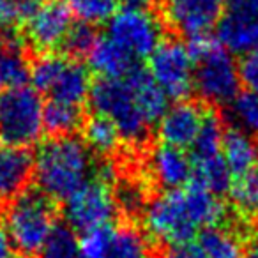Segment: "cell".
Instances as JSON below:
<instances>
[{
  "mask_svg": "<svg viewBox=\"0 0 258 258\" xmlns=\"http://www.w3.org/2000/svg\"><path fill=\"white\" fill-rule=\"evenodd\" d=\"M225 207L216 195L189 182L179 189H170L147 202L144 226L154 240L168 246L191 242L202 230L218 225Z\"/></svg>",
  "mask_w": 258,
  "mask_h": 258,
  "instance_id": "1",
  "label": "cell"
},
{
  "mask_svg": "<svg viewBox=\"0 0 258 258\" xmlns=\"http://www.w3.org/2000/svg\"><path fill=\"white\" fill-rule=\"evenodd\" d=\"M34 158V175L39 191L51 200L66 202L89 182L94 170L90 149L75 135L44 142Z\"/></svg>",
  "mask_w": 258,
  "mask_h": 258,
  "instance_id": "2",
  "label": "cell"
},
{
  "mask_svg": "<svg viewBox=\"0 0 258 258\" xmlns=\"http://www.w3.org/2000/svg\"><path fill=\"white\" fill-rule=\"evenodd\" d=\"M195 60V89L205 103L230 104L240 89L239 64L218 37H191L187 44Z\"/></svg>",
  "mask_w": 258,
  "mask_h": 258,
  "instance_id": "3",
  "label": "cell"
},
{
  "mask_svg": "<svg viewBox=\"0 0 258 258\" xmlns=\"http://www.w3.org/2000/svg\"><path fill=\"white\" fill-rule=\"evenodd\" d=\"M55 225L53 200L39 189L23 191L6 211V228L15 247L25 256L39 253Z\"/></svg>",
  "mask_w": 258,
  "mask_h": 258,
  "instance_id": "4",
  "label": "cell"
},
{
  "mask_svg": "<svg viewBox=\"0 0 258 258\" xmlns=\"http://www.w3.org/2000/svg\"><path fill=\"white\" fill-rule=\"evenodd\" d=\"M89 101L96 115L108 118L118 129L122 140L142 144L147 138L151 122L125 78H99L92 83Z\"/></svg>",
  "mask_w": 258,
  "mask_h": 258,
  "instance_id": "5",
  "label": "cell"
},
{
  "mask_svg": "<svg viewBox=\"0 0 258 258\" xmlns=\"http://www.w3.org/2000/svg\"><path fill=\"white\" fill-rule=\"evenodd\" d=\"M44 104L34 87L0 92V145L27 149L37 144L44 131Z\"/></svg>",
  "mask_w": 258,
  "mask_h": 258,
  "instance_id": "6",
  "label": "cell"
},
{
  "mask_svg": "<svg viewBox=\"0 0 258 258\" xmlns=\"http://www.w3.org/2000/svg\"><path fill=\"white\" fill-rule=\"evenodd\" d=\"M34 89L48 96V101L80 104L90 96V71L76 58L62 55H41L32 64L30 75Z\"/></svg>",
  "mask_w": 258,
  "mask_h": 258,
  "instance_id": "7",
  "label": "cell"
},
{
  "mask_svg": "<svg viewBox=\"0 0 258 258\" xmlns=\"http://www.w3.org/2000/svg\"><path fill=\"white\" fill-rule=\"evenodd\" d=\"M106 37L127 51L135 60L151 58L163 43V25L154 13L122 8L106 23Z\"/></svg>",
  "mask_w": 258,
  "mask_h": 258,
  "instance_id": "8",
  "label": "cell"
},
{
  "mask_svg": "<svg viewBox=\"0 0 258 258\" xmlns=\"http://www.w3.org/2000/svg\"><path fill=\"white\" fill-rule=\"evenodd\" d=\"M117 198L108 182L94 179L83 184L64 202V218L73 230L85 233L110 226L117 214Z\"/></svg>",
  "mask_w": 258,
  "mask_h": 258,
  "instance_id": "9",
  "label": "cell"
},
{
  "mask_svg": "<svg viewBox=\"0 0 258 258\" xmlns=\"http://www.w3.org/2000/svg\"><path fill=\"white\" fill-rule=\"evenodd\" d=\"M149 73L168 99L184 101L195 89V60L180 41H163L149 58Z\"/></svg>",
  "mask_w": 258,
  "mask_h": 258,
  "instance_id": "10",
  "label": "cell"
},
{
  "mask_svg": "<svg viewBox=\"0 0 258 258\" xmlns=\"http://www.w3.org/2000/svg\"><path fill=\"white\" fill-rule=\"evenodd\" d=\"M218 39L232 53L258 48V0H223Z\"/></svg>",
  "mask_w": 258,
  "mask_h": 258,
  "instance_id": "11",
  "label": "cell"
},
{
  "mask_svg": "<svg viewBox=\"0 0 258 258\" xmlns=\"http://www.w3.org/2000/svg\"><path fill=\"white\" fill-rule=\"evenodd\" d=\"M73 25L75 20L69 4L62 0H48L25 23V36L36 50L50 51L64 44Z\"/></svg>",
  "mask_w": 258,
  "mask_h": 258,
  "instance_id": "12",
  "label": "cell"
},
{
  "mask_svg": "<svg viewBox=\"0 0 258 258\" xmlns=\"http://www.w3.org/2000/svg\"><path fill=\"white\" fill-rule=\"evenodd\" d=\"M165 11L168 22L191 39L218 27L223 0H166Z\"/></svg>",
  "mask_w": 258,
  "mask_h": 258,
  "instance_id": "13",
  "label": "cell"
},
{
  "mask_svg": "<svg viewBox=\"0 0 258 258\" xmlns=\"http://www.w3.org/2000/svg\"><path fill=\"white\" fill-rule=\"evenodd\" d=\"M205 111L200 104L189 101H179L166 110L159 120V135L163 144L173 147H191L200 133L205 120Z\"/></svg>",
  "mask_w": 258,
  "mask_h": 258,
  "instance_id": "14",
  "label": "cell"
},
{
  "mask_svg": "<svg viewBox=\"0 0 258 258\" xmlns=\"http://www.w3.org/2000/svg\"><path fill=\"white\" fill-rule=\"evenodd\" d=\"M149 172L156 184L166 191L179 189L193 179V159L184 149L168 144H159L149 154Z\"/></svg>",
  "mask_w": 258,
  "mask_h": 258,
  "instance_id": "15",
  "label": "cell"
},
{
  "mask_svg": "<svg viewBox=\"0 0 258 258\" xmlns=\"http://www.w3.org/2000/svg\"><path fill=\"white\" fill-rule=\"evenodd\" d=\"M36 158L27 149L0 145V200H13L27 191Z\"/></svg>",
  "mask_w": 258,
  "mask_h": 258,
  "instance_id": "16",
  "label": "cell"
},
{
  "mask_svg": "<svg viewBox=\"0 0 258 258\" xmlns=\"http://www.w3.org/2000/svg\"><path fill=\"white\" fill-rule=\"evenodd\" d=\"M89 64L101 78H125L138 68V60L106 36L97 37L89 53Z\"/></svg>",
  "mask_w": 258,
  "mask_h": 258,
  "instance_id": "17",
  "label": "cell"
},
{
  "mask_svg": "<svg viewBox=\"0 0 258 258\" xmlns=\"http://www.w3.org/2000/svg\"><path fill=\"white\" fill-rule=\"evenodd\" d=\"M221 154L235 179L258 168V144L251 135L237 127L225 131Z\"/></svg>",
  "mask_w": 258,
  "mask_h": 258,
  "instance_id": "18",
  "label": "cell"
},
{
  "mask_svg": "<svg viewBox=\"0 0 258 258\" xmlns=\"http://www.w3.org/2000/svg\"><path fill=\"white\" fill-rule=\"evenodd\" d=\"M32 66L25 46L13 36L0 43V92L25 87L30 82Z\"/></svg>",
  "mask_w": 258,
  "mask_h": 258,
  "instance_id": "19",
  "label": "cell"
},
{
  "mask_svg": "<svg viewBox=\"0 0 258 258\" xmlns=\"http://www.w3.org/2000/svg\"><path fill=\"white\" fill-rule=\"evenodd\" d=\"M125 80L133 89L135 97H137L138 104H140L145 118L151 122V125L154 122L161 120V117L168 110V97L159 89V85L154 82L151 73L138 66L131 75L125 76Z\"/></svg>",
  "mask_w": 258,
  "mask_h": 258,
  "instance_id": "20",
  "label": "cell"
},
{
  "mask_svg": "<svg viewBox=\"0 0 258 258\" xmlns=\"http://www.w3.org/2000/svg\"><path fill=\"white\" fill-rule=\"evenodd\" d=\"M197 246L205 258H242L244 244L233 230L214 225L202 230L197 237Z\"/></svg>",
  "mask_w": 258,
  "mask_h": 258,
  "instance_id": "21",
  "label": "cell"
},
{
  "mask_svg": "<svg viewBox=\"0 0 258 258\" xmlns=\"http://www.w3.org/2000/svg\"><path fill=\"white\" fill-rule=\"evenodd\" d=\"M43 125L53 138L73 137L80 125H83L82 108L60 101H48L43 110Z\"/></svg>",
  "mask_w": 258,
  "mask_h": 258,
  "instance_id": "22",
  "label": "cell"
},
{
  "mask_svg": "<svg viewBox=\"0 0 258 258\" xmlns=\"http://www.w3.org/2000/svg\"><path fill=\"white\" fill-rule=\"evenodd\" d=\"M193 177L195 182H198L216 197L228 193L233 184V175L223 159V154L193 161Z\"/></svg>",
  "mask_w": 258,
  "mask_h": 258,
  "instance_id": "23",
  "label": "cell"
},
{
  "mask_svg": "<svg viewBox=\"0 0 258 258\" xmlns=\"http://www.w3.org/2000/svg\"><path fill=\"white\" fill-rule=\"evenodd\" d=\"M104 258H149V242L135 226H115Z\"/></svg>",
  "mask_w": 258,
  "mask_h": 258,
  "instance_id": "24",
  "label": "cell"
},
{
  "mask_svg": "<svg viewBox=\"0 0 258 258\" xmlns=\"http://www.w3.org/2000/svg\"><path fill=\"white\" fill-rule=\"evenodd\" d=\"M120 138L122 137L118 129L101 115H94L83 124V142L90 151L97 152V154L106 156L115 152Z\"/></svg>",
  "mask_w": 258,
  "mask_h": 258,
  "instance_id": "25",
  "label": "cell"
},
{
  "mask_svg": "<svg viewBox=\"0 0 258 258\" xmlns=\"http://www.w3.org/2000/svg\"><path fill=\"white\" fill-rule=\"evenodd\" d=\"M37 258H80V239L68 223H57Z\"/></svg>",
  "mask_w": 258,
  "mask_h": 258,
  "instance_id": "26",
  "label": "cell"
},
{
  "mask_svg": "<svg viewBox=\"0 0 258 258\" xmlns=\"http://www.w3.org/2000/svg\"><path fill=\"white\" fill-rule=\"evenodd\" d=\"M223 137H225V131H223L219 117L216 113H207L197 140L191 145V151H193L191 159L197 161V159H205L221 154Z\"/></svg>",
  "mask_w": 258,
  "mask_h": 258,
  "instance_id": "27",
  "label": "cell"
},
{
  "mask_svg": "<svg viewBox=\"0 0 258 258\" xmlns=\"http://www.w3.org/2000/svg\"><path fill=\"white\" fill-rule=\"evenodd\" d=\"M230 200L240 214L249 218L258 216V168L233 180Z\"/></svg>",
  "mask_w": 258,
  "mask_h": 258,
  "instance_id": "28",
  "label": "cell"
},
{
  "mask_svg": "<svg viewBox=\"0 0 258 258\" xmlns=\"http://www.w3.org/2000/svg\"><path fill=\"white\" fill-rule=\"evenodd\" d=\"M230 118L237 129L251 137H258V94L239 92L230 103Z\"/></svg>",
  "mask_w": 258,
  "mask_h": 258,
  "instance_id": "29",
  "label": "cell"
},
{
  "mask_svg": "<svg viewBox=\"0 0 258 258\" xmlns=\"http://www.w3.org/2000/svg\"><path fill=\"white\" fill-rule=\"evenodd\" d=\"M118 4L120 0H69L73 15L90 25L108 22L117 13Z\"/></svg>",
  "mask_w": 258,
  "mask_h": 258,
  "instance_id": "30",
  "label": "cell"
},
{
  "mask_svg": "<svg viewBox=\"0 0 258 258\" xmlns=\"http://www.w3.org/2000/svg\"><path fill=\"white\" fill-rule=\"evenodd\" d=\"M97 34L94 25L85 22L75 23L69 30L68 37H66L62 48L66 50V53L73 55V57H89L90 50L94 48L97 41Z\"/></svg>",
  "mask_w": 258,
  "mask_h": 258,
  "instance_id": "31",
  "label": "cell"
},
{
  "mask_svg": "<svg viewBox=\"0 0 258 258\" xmlns=\"http://www.w3.org/2000/svg\"><path fill=\"white\" fill-rule=\"evenodd\" d=\"M115 198H117V205L124 209L125 212H144L145 205H147L144 191L137 184H122Z\"/></svg>",
  "mask_w": 258,
  "mask_h": 258,
  "instance_id": "32",
  "label": "cell"
},
{
  "mask_svg": "<svg viewBox=\"0 0 258 258\" xmlns=\"http://www.w3.org/2000/svg\"><path fill=\"white\" fill-rule=\"evenodd\" d=\"M239 76L247 92L258 94V48L242 55L239 62Z\"/></svg>",
  "mask_w": 258,
  "mask_h": 258,
  "instance_id": "33",
  "label": "cell"
},
{
  "mask_svg": "<svg viewBox=\"0 0 258 258\" xmlns=\"http://www.w3.org/2000/svg\"><path fill=\"white\" fill-rule=\"evenodd\" d=\"M23 20L18 15L16 8L11 4V0H0V32L11 36L18 25H22Z\"/></svg>",
  "mask_w": 258,
  "mask_h": 258,
  "instance_id": "34",
  "label": "cell"
},
{
  "mask_svg": "<svg viewBox=\"0 0 258 258\" xmlns=\"http://www.w3.org/2000/svg\"><path fill=\"white\" fill-rule=\"evenodd\" d=\"M165 258H205V254L200 251L197 242H186V244H177V246H170Z\"/></svg>",
  "mask_w": 258,
  "mask_h": 258,
  "instance_id": "35",
  "label": "cell"
},
{
  "mask_svg": "<svg viewBox=\"0 0 258 258\" xmlns=\"http://www.w3.org/2000/svg\"><path fill=\"white\" fill-rule=\"evenodd\" d=\"M48 0H11V4L16 8L18 15L22 16L23 22H29L44 4H46Z\"/></svg>",
  "mask_w": 258,
  "mask_h": 258,
  "instance_id": "36",
  "label": "cell"
},
{
  "mask_svg": "<svg viewBox=\"0 0 258 258\" xmlns=\"http://www.w3.org/2000/svg\"><path fill=\"white\" fill-rule=\"evenodd\" d=\"M15 249L16 247L13 244L8 228H6V223L0 221V258H16Z\"/></svg>",
  "mask_w": 258,
  "mask_h": 258,
  "instance_id": "37",
  "label": "cell"
},
{
  "mask_svg": "<svg viewBox=\"0 0 258 258\" xmlns=\"http://www.w3.org/2000/svg\"><path fill=\"white\" fill-rule=\"evenodd\" d=\"M154 0H120L125 9H137V11H151Z\"/></svg>",
  "mask_w": 258,
  "mask_h": 258,
  "instance_id": "38",
  "label": "cell"
},
{
  "mask_svg": "<svg viewBox=\"0 0 258 258\" xmlns=\"http://www.w3.org/2000/svg\"><path fill=\"white\" fill-rule=\"evenodd\" d=\"M242 258H258V233H254L247 244L244 246V256Z\"/></svg>",
  "mask_w": 258,
  "mask_h": 258,
  "instance_id": "39",
  "label": "cell"
}]
</instances>
